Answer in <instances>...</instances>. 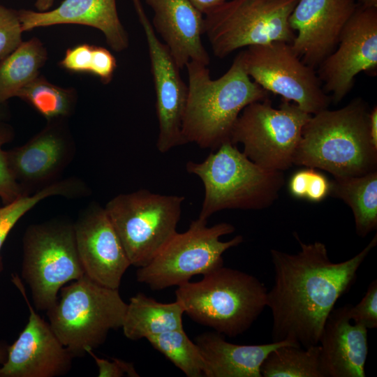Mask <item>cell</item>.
<instances>
[{"mask_svg":"<svg viewBox=\"0 0 377 377\" xmlns=\"http://www.w3.org/2000/svg\"><path fill=\"white\" fill-rule=\"evenodd\" d=\"M294 236L300 248L297 253L270 250L274 279L267 306L272 317V342L308 348L318 344L327 316L353 286L377 244V235L355 256L339 263L330 260L324 243L306 244L296 232Z\"/></svg>","mask_w":377,"mask_h":377,"instance_id":"6da1fadb","label":"cell"},{"mask_svg":"<svg viewBox=\"0 0 377 377\" xmlns=\"http://www.w3.org/2000/svg\"><path fill=\"white\" fill-rule=\"evenodd\" d=\"M185 67L188 84L182 133L186 143L216 149L230 141L234 124L246 106L269 98L267 91L244 71L239 53L217 79L200 62L190 61Z\"/></svg>","mask_w":377,"mask_h":377,"instance_id":"7a4b0ae2","label":"cell"},{"mask_svg":"<svg viewBox=\"0 0 377 377\" xmlns=\"http://www.w3.org/2000/svg\"><path fill=\"white\" fill-rule=\"evenodd\" d=\"M370 110L356 98L335 110L312 114L304 125L293 165L318 168L333 177H355L376 170L377 147L369 130Z\"/></svg>","mask_w":377,"mask_h":377,"instance_id":"3957f363","label":"cell"},{"mask_svg":"<svg viewBox=\"0 0 377 377\" xmlns=\"http://www.w3.org/2000/svg\"><path fill=\"white\" fill-rule=\"evenodd\" d=\"M267 290L256 277L221 266L175 291L176 300L193 321L235 337L250 328L267 306Z\"/></svg>","mask_w":377,"mask_h":377,"instance_id":"277c9868","label":"cell"},{"mask_svg":"<svg viewBox=\"0 0 377 377\" xmlns=\"http://www.w3.org/2000/svg\"><path fill=\"white\" fill-rule=\"evenodd\" d=\"M186 169L202 182L204 199L198 219L206 221L223 209L269 207L285 183L283 172L259 166L230 141L201 162L188 161Z\"/></svg>","mask_w":377,"mask_h":377,"instance_id":"5b68a950","label":"cell"},{"mask_svg":"<svg viewBox=\"0 0 377 377\" xmlns=\"http://www.w3.org/2000/svg\"><path fill=\"white\" fill-rule=\"evenodd\" d=\"M60 290L47 315L52 330L74 357L99 347L110 330L121 328L127 304L119 289L103 286L84 274Z\"/></svg>","mask_w":377,"mask_h":377,"instance_id":"8992f818","label":"cell"},{"mask_svg":"<svg viewBox=\"0 0 377 377\" xmlns=\"http://www.w3.org/2000/svg\"><path fill=\"white\" fill-rule=\"evenodd\" d=\"M22 276L38 310L48 311L67 283L85 274L75 242L73 222L64 218L34 223L23 239Z\"/></svg>","mask_w":377,"mask_h":377,"instance_id":"52a82bcc","label":"cell"},{"mask_svg":"<svg viewBox=\"0 0 377 377\" xmlns=\"http://www.w3.org/2000/svg\"><path fill=\"white\" fill-rule=\"evenodd\" d=\"M184 197L140 189L104 207L131 265H147L177 232Z\"/></svg>","mask_w":377,"mask_h":377,"instance_id":"ba28073f","label":"cell"},{"mask_svg":"<svg viewBox=\"0 0 377 377\" xmlns=\"http://www.w3.org/2000/svg\"><path fill=\"white\" fill-rule=\"evenodd\" d=\"M298 1H225L205 14L203 34L221 59L244 47L274 41L292 44L295 33L289 17Z\"/></svg>","mask_w":377,"mask_h":377,"instance_id":"9c48e42d","label":"cell"},{"mask_svg":"<svg viewBox=\"0 0 377 377\" xmlns=\"http://www.w3.org/2000/svg\"><path fill=\"white\" fill-rule=\"evenodd\" d=\"M207 223L197 219L186 231L177 232L147 265L138 269L137 281L153 290H161L223 266V253L240 244L243 237L222 242L220 238L232 233L235 227L226 222L212 226Z\"/></svg>","mask_w":377,"mask_h":377,"instance_id":"30bf717a","label":"cell"},{"mask_svg":"<svg viewBox=\"0 0 377 377\" xmlns=\"http://www.w3.org/2000/svg\"><path fill=\"white\" fill-rule=\"evenodd\" d=\"M311 114L293 102L282 99L274 108L269 98L246 106L232 128L230 142L265 169L283 172L293 165L304 125Z\"/></svg>","mask_w":377,"mask_h":377,"instance_id":"8fae6325","label":"cell"},{"mask_svg":"<svg viewBox=\"0 0 377 377\" xmlns=\"http://www.w3.org/2000/svg\"><path fill=\"white\" fill-rule=\"evenodd\" d=\"M239 54L247 75L266 91L280 95L311 115L328 108L330 96L314 68L300 59L291 44L274 41L249 46Z\"/></svg>","mask_w":377,"mask_h":377,"instance_id":"7c38bea8","label":"cell"},{"mask_svg":"<svg viewBox=\"0 0 377 377\" xmlns=\"http://www.w3.org/2000/svg\"><path fill=\"white\" fill-rule=\"evenodd\" d=\"M326 94L337 103L350 92L361 72L377 70V8L357 5L333 52L318 66Z\"/></svg>","mask_w":377,"mask_h":377,"instance_id":"4fadbf2b","label":"cell"},{"mask_svg":"<svg viewBox=\"0 0 377 377\" xmlns=\"http://www.w3.org/2000/svg\"><path fill=\"white\" fill-rule=\"evenodd\" d=\"M67 121H47L26 143L5 151L9 170L24 195L34 194L60 179L73 161L76 144Z\"/></svg>","mask_w":377,"mask_h":377,"instance_id":"5bb4252c","label":"cell"},{"mask_svg":"<svg viewBox=\"0 0 377 377\" xmlns=\"http://www.w3.org/2000/svg\"><path fill=\"white\" fill-rule=\"evenodd\" d=\"M147 40L156 94L158 123L156 147L161 153L185 145L182 133L187 85L167 45L161 42L147 18L140 0H133Z\"/></svg>","mask_w":377,"mask_h":377,"instance_id":"9a60e30c","label":"cell"},{"mask_svg":"<svg viewBox=\"0 0 377 377\" xmlns=\"http://www.w3.org/2000/svg\"><path fill=\"white\" fill-rule=\"evenodd\" d=\"M73 228L85 275L103 286L119 289L131 265L105 207L90 202L80 211Z\"/></svg>","mask_w":377,"mask_h":377,"instance_id":"2e32d148","label":"cell"},{"mask_svg":"<svg viewBox=\"0 0 377 377\" xmlns=\"http://www.w3.org/2000/svg\"><path fill=\"white\" fill-rule=\"evenodd\" d=\"M29 310V320L0 368V377H57L71 369L73 355L61 343L50 323L31 305L21 281L13 276Z\"/></svg>","mask_w":377,"mask_h":377,"instance_id":"e0dca14e","label":"cell"},{"mask_svg":"<svg viewBox=\"0 0 377 377\" xmlns=\"http://www.w3.org/2000/svg\"><path fill=\"white\" fill-rule=\"evenodd\" d=\"M355 0H299L289 17L295 33L292 48L315 68L337 46L341 32L355 10Z\"/></svg>","mask_w":377,"mask_h":377,"instance_id":"ac0fdd59","label":"cell"},{"mask_svg":"<svg viewBox=\"0 0 377 377\" xmlns=\"http://www.w3.org/2000/svg\"><path fill=\"white\" fill-rule=\"evenodd\" d=\"M350 304L334 308L323 328L320 346L322 377H364L368 330L351 320Z\"/></svg>","mask_w":377,"mask_h":377,"instance_id":"d6986e66","label":"cell"},{"mask_svg":"<svg viewBox=\"0 0 377 377\" xmlns=\"http://www.w3.org/2000/svg\"><path fill=\"white\" fill-rule=\"evenodd\" d=\"M23 31L61 24L89 26L100 30L115 52L128 47V36L118 15L116 0H64L54 9L40 12L21 9Z\"/></svg>","mask_w":377,"mask_h":377,"instance_id":"ffe728a7","label":"cell"},{"mask_svg":"<svg viewBox=\"0 0 377 377\" xmlns=\"http://www.w3.org/2000/svg\"><path fill=\"white\" fill-rule=\"evenodd\" d=\"M154 12L152 27L180 69L190 61L207 66L209 56L202 40V13L188 0H145Z\"/></svg>","mask_w":377,"mask_h":377,"instance_id":"44dd1931","label":"cell"},{"mask_svg":"<svg viewBox=\"0 0 377 377\" xmlns=\"http://www.w3.org/2000/svg\"><path fill=\"white\" fill-rule=\"evenodd\" d=\"M195 343L205 361V377H261L260 366L267 354L290 342L239 345L227 341L223 334L215 332L199 334Z\"/></svg>","mask_w":377,"mask_h":377,"instance_id":"7402d4cb","label":"cell"},{"mask_svg":"<svg viewBox=\"0 0 377 377\" xmlns=\"http://www.w3.org/2000/svg\"><path fill=\"white\" fill-rule=\"evenodd\" d=\"M184 313L182 304L177 300L162 303L139 293L131 297L127 304L121 328L124 336L130 340L147 339L183 329Z\"/></svg>","mask_w":377,"mask_h":377,"instance_id":"603a6c76","label":"cell"},{"mask_svg":"<svg viewBox=\"0 0 377 377\" xmlns=\"http://www.w3.org/2000/svg\"><path fill=\"white\" fill-rule=\"evenodd\" d=\"M330 195L341 199L353 214L361 237L377 228V170L355 177H334Z\"/></svg>","mask_w":377,"mask_h":377,"instance_id":"cb8c5ba5","label":"cell"},{"mask_svg":"<svg viewBox=\"0 0 377 377\" xmlns=\"http://www.w3.org/2000/svg\"><path fill=\"white\" fill-rule=\"evenodd\" d=\"M47 60V52L39 38L22 42L0 61V103H5L39 75Z\"/></svg>","mask_w":377,"mask_h":377,"instance_id":"d4e9b609","label":"cell"},{"mask_svg":"<svg viewBox=\"0 0 377 377\" xmlns=\"http://www.w3.org/2000/svg\"><path fill=\"white\" fill-rule=\"evenodd\" d=\"M90 193L89 186L83 180L71 177L60 179L34 194L23 195L0 207V251L7 236L17 222L40 201L52 196L76 199L88 196Z\"/></svg>","mask_w":377,"mask_h":377,"instance_id":"484cf974","label":"cell"},{"mask_svg":"<svg viewBox=\"0 0 377 377\" xmlns=\"http://www.w3.org/2000/svg\"><path fill=\"white\" fill-rule=\"evenodd\" d=\"M320 346L303 348L293 343L279 346L269 352L261 364V377H322Z\"/></svg>","mask_w":377,"mask_h":377,"instance_id":"4316f807","label":"cell"},{"mask_svg":"<svg viewBox=\"0 0 377 377\" xmlns=\"http://www.w3.org/2000/svg\"><path fill=\"white\" fill-rule=\"evenodd\" d=\"M16 97L29 103L47 121L68 119L77 104L74 89L57 86L40 75L20 89Z\"/></svg>","mask_w":377,"mask_h":377,"instance_id":"83f0119b","label":"cell"},{"mask_svg":"<svg viewBox=\"0 0 377 377\" xmlns=\"http://www.w3.org/2000/svg\"><path fill=\"white\" fill-rule=\"evenodd\" d=\"M147 340L186 376H205V365L202 353L184 328L151 336Z\"/></svg>","mask_w":377,"mask_h":377,"instance_id":"f1b7e54d","label":"cell"},{"mask_svg":"<svg viewBox=\"0 0 377 377\" xmlns=\"http://www.w3.org/2000/svg\"><path fill=\"white\" fill-rule=\"evenodd\" d=\"M12 128L3 123L0 125V198L3 205L10 203L23 196L22 191L13 178L6 160L3 145L13 139Z\"/></svg>","mask_w":377,"mask_h":377,"instance_id":"f546056e","label":"cell"},{"mask_svg":"<svg viewBox=\"0 0 377 377\" xmlns=\"http://www.w3.org/2000/svg\"><path fill=\"white\" fill-rule=\"evenodd\" d=\"M18 10L0 4V61L22 42Z\"/></svg>","mask_w":377,"mask_h":377,"instance_id":"4dcf8cb0","label":"cell"},{"mask_svg":"<svg viewBox=\"0 0 377 377\" xmlns=\"http://www.w3.org/2000/svg\"><path fill=\"white\" fill-rule=\"evenodd\" d=\"M349 315L353 322L367 330L377 328V280L368 286L366 293L358 304L350 306Z\"/></svg>","mask_w":377,"mask_h":377,"instance_id":"1f68e13d","label":"cell"},{"mask_svg":"<svg viewBox=\"0 0 377 377\" xmlns=\"http://www.w3.org/2000/svg\"><path fill=\"white\" fill-rule=\"evenodd\" d=\"M93 48V45L84 43L68 49L59 66L71 72L90 73Z\"/></svg>","mask_w":377,"mask_h":377,"instance_id":"d6a6232c","label":"cell"},{"mask_svg":"<svg viewBox=\"0 0 377 377\" xmlns=\"http://www.w3.org/2000/svg\"><path fill=\"white\" fill-rule=\"evenodd\" d=\"M86 353L94 358L98 369L99 377L139 376L133 364L131 362L115 357H112V361L98 357L91 349L86 350Z\"/></svg>","mask_w":377,"mask_h":377,"instance_id":"836d02e7","label":"cell"},{"mask_svg":"<svg viewBox=\"0 0 377 377\" xmlns=\"http://www.w3.org/2000/svg\"><path fill=\"white\" fill-rule=\"evenodd\" d=\"M116 68L117 61L112 54L105 47L94 45L90 73L108 84L112 80Z\"/></svg>","mask_w":377,"mask_h":377,"instance_id":"e575fe53","label":"cell"},{"mask_svg":"<svg viewBox=\"0 0 377 377\" xmlns=\"http://www.w3.org/2000/svg\"><path fill=\"white\" fill-rule=\"evenodd\" d=\"M330 191V181L321 172L311 168L305 199L319 202L323 200Z\"/></svg>","mask_w":377,"mask_h":377,"instance_id":"d590c367","label":"cell"},{"mask_svg":"<svg viewBox=\"0 0 377 377\" xmlns=\"http://www.w3.org/2000/svg\"><path fill=\"white\" fill-rule=\"evenodd\" d=\"M311 172V168H307L293 175L288 182V191L292 196L299 199L306 198Z\"/></svg>","mask_w":377,"mask_h":377,"instance_id":"8d00e7d4","label":"cell"},{"mask_svg":"<svg viewBox=\"0 0 377 377\" xmlns=\"http://www.w3.org/2000/svg\"><path fill=\"white\" fill-rule=\"evenodd\" d=\"M195 8L202 14L221 5L226 0H188Z\"/></svg>","mask_w":377,"mask_h":377,"instance_id":"74e56055","label":"cell"},{"mask_svg":"<svg viewBox=\"0 0 377 377\" xmlns=\"http://www.w3.org/2000/svg\"><path fill=\"white\" fill-rule=\"evenodd\" d=\"M369 130L371 140L375 147H377V108L374 107L369 113Z\"/></svg>","mask_w":377,"mask_h":377,"instance_id":"f35d334b","label":"cell"},{"mask_svg":"<svg viewBox=\"0 0 377 377\" xmlns=\"http://www.w3.org/2000/svg\"><path fill=\"white\" fill-rule=\"evenodd\" d=\"M54 1V0H36L35 7L37 11H47L52 7Z\"/></svg>","mask_w":377,"mask_h":377,"instance_id":"ab89813d","label":"cell"},{"mask_svg":"<svg viewBox=\"0 0 377 377\" xmlns=\"http://www.w3.org/2000/svg\"><path fill=\"white\" fill-rule=\"evenodd\" d=\"M9 117V111L6 103H0V125L3 124Z\"/></svg>","mask_w":377,"mask_h":377,"instance_id":"60d3db41","label":"cell"},{"mask_svg":"<svg viewBox=\"0 0 377 377\" xmlns=\"http://www.w3.org/2000/svg\"><path fill=\"white\" fill-rule=\"evenodd\" d=\"M358 4L367 8H377V0H355Z\"/></svg>","mask_w":377,"mask_h":377,"instance_id":"b9f144b4","label":"cell"},{"mask_svg":"<svg viewBox=\"0 0 377 377\" xmlns=\"http://www.w3.org/2000/svg\"><path fill=\"white\" fill-rule=\"evenodd\" d=\"M6 352L3 348H0V364H3L6 360Z\"/></svg>","mask_w":377,"mask_h":377,"instance_id":"7bdbcfd3","label":"cell"}]
</instances>
